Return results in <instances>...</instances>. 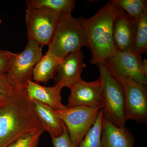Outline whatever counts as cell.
I'll return each instance as SVG.
<instances>
[{
	"mask_svg": "<svg viewBox=\"0 0 147 147\" xmlns=\"http://www.w3.org/2000/svg\"><path fill=\"white\" fill-rule=\"evenodd\" d=\"M41 130L44 129L25 89L0 106V147H8L19 138Z\"/></svg>",
	"mask_w": 147,
	"mask_h": 147,
	"instance_id": "obj_1",
	"label": "cell"
},
{
	"mask_svg": "<svg viewBox=\"0 0 147 147\" xmlns=\"http://www.w3.org/2000/svg\"><path fill=\"white\" fill-rule=\"evenodd\" d=\"M118 7L113 0L110 1L90 18H80L91 51L92 64L98 66L104 64L117 50L113 39V26Z\"/></svg>",
	"mask_w": 147,
	"mask_h": 147,
	"instance_id": "obj_2",
	"label": "cell"
},
{
	"mask_svg": "<svg viewBox=\"0 0 147 147\" xmlns=\"http://www.w3.org/2000/svg\"><path fill=\"white\" fill-rule=\"evenodd\" d=\"M47 54L61 61L70 53L89 47L86 34L80 18L71 13H61L53 38L48 45Z\"/></svg>",
	"mask_w": 147,
	"mask_h": 147,
	"instance_id": "obj_3",
	"label": "cell"
},
{
	"mask_svg": "<svg viewBox=\"0 0 147 147\" xmlns=\"http://www.w3.org/2000/svg\"><path fill=\"white\" fill-rule=\"evenodd\" d=\"M102 88L103 117L117 127H125L124 93L123 87L105 64L98 66Z\"/></svg>",
	"mask_w": 147,
	"mask_h": 147,
	"instance_id": "obj_4",
	"label": "cell"
},
{
	"mask_svg": "<svg viewBox=\"0 0 147 147\" xmlns=\"http://www.w3.org/2000/svg\"><path fill=\"white\" fill-rule=\"evenodd\" d=\"M42 48L34 40L28 39L24 51L11 53L6 73L18 89L25 90L28 82L32 81L34 67L43 56Z\"/></svg>",
	"mask_w": 147,
	"mask_h": 147,
	"instance_id": "obj_5",
	"label": "cell"
},
{
	"mask_svg": "<svg viewBox=\"0 0 147 147\" xmlns=\"http://www.w3.org/2000/svg\"><path fill=\"white\" fill-rule=\"evenodd\" d=\"M114 76L130 79L147 85V61L133 50L115 52L105 64Z\"/></svg>",
	"mask_w": 147,
	"mask_h": 147,
	"instance_id": "obj_6",
	"label": "cell"
},
{
	"mask_svg": "<svg viewBox=\"0 0 147 147\" xmlns=\"http://www.w3.org/2000/svg\"><path fill=\"white\" fill-rule=\"evenodd\" d=\"M101 109V107L79 106L55 111L66 127L71 142L78 147L94 123Z\"/></svg>",
	"mask_w": 147,
	"mask_h": 147,
	"instance_id": "obj_7",
	"label": "cell"
},
{
	"mask_svg": "<svg viewBox=\"0 0 147 147\" xmlns=\"http://www.w3.org/2000/svg\"><path fill=\"white\" fill-rule=\"evenodd\" d=\"M61 14L45 8H27L26 22L28 39L42 47L49 45Z\"/></svg>",
	"mask_w": 147,
	"mask_h": 147,
	"instance_id": "obj_8",
	"label": "cell"
},
{
	"mask_svg": "<svg viewBox=\"0 0 147 147\" xmlns=\"http://www.w3.org/2000/svg\"><path fill=\"white\" fill-rule=\"evenodd\" d=\"M113 76L123 88L125 102V113L126 120H131L138 123H146L147 85L130 79Z\"/></svg>",
	"mask_w": 147,
	"mask_h": 147,
	"instance_id": "obj_9",
	"label": "cell"
},
{
	"mask_svg": "<svg viewBox=\"0 0 147 147\" xmlns=\"http://www.w3.org/2000/svg\"><path fill=\"white\" fill-rule=\"evenodd\" d=\"M69 89L71 92L67 107H102V88L99 77L91 82H85L81 79Z\"/></svg>",
	"mask_w": 147,
	"mask_h": 147,
	"instance_id": "obj_10",
	"label": "cell"
},
{
	"mask_svg": "<svg viewBox=\"0 0 147 147\" xmlns=\"http://www.w3.org/2000/svg\"><path fill=\"white\" fill-rule=\"evenodd\" d=\"M84 58L81 50L70 53L63 58L56 69V84L69 88L82 79V72L86 67Z\"/></svg>",
	"mask_w": 147,
	"mask_h": 147,
	"instance_id": "obj_11",
	"label": "cell"
},
{
	"mask_svg": "<svg viewBox=\"0 0 147 147\" xmlns=\"http://www.w3.org/2000/svg\"><path fill=\"white\" fill-rule=\"evenodd\" d=\"M136 27V20L119 7L113 26V39L117 50H133Z\"/></svg>",
	"mask_w": 147,
	"mask_h": 147,
	"instance_id": "obj_12",
	"label": "cell"
},
{
	"mask_svg": "<svg viewBox=\"0 0 147 147\" xmlns=\"http://www.w3.org/2000/svg\"><path fill=\"white\" fill-rule=\"evenodd\" d=\"M63 87L61 84L45 87L33 81L28 82L25 90L28 96L32 100H36L50 106L55 110L66 108L61 102V91Z\"/></svg>",
	"mask_w": 147,
	"mask_h": 147,
	"instance_id": "obj_13",
	"label": "cell"
},
{
	"mask_svg": "<svg viewBox=\"0 0 147 147\" xmlns=\"http://www.w3.org/2000/svg\"><path fill=\"white\" fill-rule=\"evenodd\" d=\"M102 147H134L135 139L125 127H120L103 117L101 131Z\"/></svg>",
	"mask_w": 147,
	"mask_h": 147,
	"instance_id": "obj_14",
	"label": "cell"
},
{
	"mask_svg": "<svg viewBox=\"0 0 147 147\" xmlns=\"http://www.w3.org/2000/svg\"><path fill=\"white\" fill-rule=\"evenodd\" d=\"M32 100L35 112L45 131H47L52 138L61 135L64 129L65 124L55 110L37 100Z\"/></svg>",
	"mask_w": 147,
	"mask_h": 147,
	"instance_id": "obj_15",
	"label": "cell"
},
{
	"mask_svg": "<svg viewBox=\"0 0 147 147\" xmlns=\"http://www.w3.org/2000/svg\"><path fill=\"white\" fill-rule=\"evenodd\" d=\"M60 61L46 53L34 67L32 77L33 80L36 83H47L54 78Z\"/></svg>",
	"mask_w": 147,
	"mask_h": 147,
	"instance_id": "obj_16",
	"label": "cell"
},
{
	"mask_svg": "<svg viewBox=\"0 0 147 147\" xmlns=\"http://www.w3.org/2000/svg\"><path fill=\"white\" fill-rule=\"evenodd\" d=\"M26 3L27 8H45L60 14L71 13L76 5L74 0H28Z\"/></svg>",
	"mask_w": 147,
	"mask_h": 147,
	"instance_id": "obj_17",
	"label": "cell"
},
{
	"mask_svg": "<svg viewBox=\"0 0 147 147\" xmlns=\"http://www.w3.org/2000/svg\"><path fill=\"white\" fill-rule=\"evenodd\" d=\"M103 118V113L100 109L94 123L87 132L78 147H102L101 137Z\"/></svg>",
	"mask_w": 147,
	"mask_h": 147,
	"instance_id": "obj_18",
	"label": "cell"
},
{
	"mask_svg": "<svg viewBox=\"0 0 147 147\" xmlns=\"http://www.w3.org/2000/svg\"><path fill=\"white\" fill-rule=\"evenodd\" d=\"M133 50L139 55L147 51V12L136 20Z\"/></svg>",
	"mask_w": 147,
	"mask_h": 147,
	"instance_id": "obj_19",
	"label": "cell"
},
{
	"mask_svg": "<svg viewBox=\"0 0 147 147\" xmlns=\"http://www.w3.org/2000/svg\"><path fill=\"white\" fill-rule=\"evenodd\" d=\"M114 2L135 20L147 12L146 0H113Z\"/></svg>",
	"mask_w": 147,
	"mask_h": 147,
	"instance_id": "obj_20",
	"label": "cell"
},
{
	"mask_svg": "<svg viewBox=\"0 0 147 147\" xmlns=\"http://www.w3.org/2000/svg\"><path fill=\"white\" fill-rule=\"evenodd\" d=\"M21 90H23L16 88L6 73L0 71V102L8 101Z\"/></svg>",
	"mask_w": 147,
	"mask_h": 147,
	"instance_id": "obj_21",
	"label": "cell"
},
{
	"mask_svg": "<svg viewBox=\"0 0 147 147\" xmlns=\"http://www.w3.org/2000/svg\"><path fill=\"white\" fill-rule=\"evenodd\" d=\"M45 131L40 130L19 138L8 147H38L40 137Z\"/></svg>",
	"mask_w": 147,
	"mask_h": 147,
	"instance_id": "obj_22",
	"label": "cell"
},
{
	"mask_svg": "<svg viewBox=\"0 0 147 147\" xmlns=\"http://www.w3.org/2000/svg\"><path fill=\"white\" fill-rule=\"evenodd\" d=\"M52 139L54 147H78L74 144L71 142L65 125L63 134L59 137Z\"/></svg>",
	"mask_w": 147,
	"mask_h": 147,
	"instance_id": "obj_23",
	"label": "cell"
},
{
	"mask_svg": "<svg viewBox=\"0 0 147 147\" xmlns=\"http://www.w3.org/2000/svg\"><path fill=\"white\" fill-rule=\"evenodd\" d=\"M11 52L7 50H0V71L6 73Z\"/></svg>",
	"mask_w": 147,
	"mask_h": 147,
	"instance_id": "obj_24",
	"label": "cell"
},
{
	"mask_svg": "<svg viewBox=\"0 0 147 147\" xmlns=\"http://www.w3.org/2000/svg\"><path fill=\"white\" fill-rule=\"evenodd\" d=\"M4 102H0V106H1V105H2V104H3V103H4Z\"/></svg>",
	"mask_w": 147,
	"mask_h": 147,
	"instance_id": "obj_25",
	"label": "cell"
},
{
	"mask_svg": "<svg viewBox=\"0 0 147 147\" xmlns=\"http://www.w3.org/2000/svg\"><path fill=\"white\" fill-rule=\"evenodd\" d=\"M1 18H0V25H1Z\"/></svg>",
	"mask_w": 147,
	"mask_h": 147,
	"instance_id": "obj_26",
	"label": "cell"
}]
</instances>
